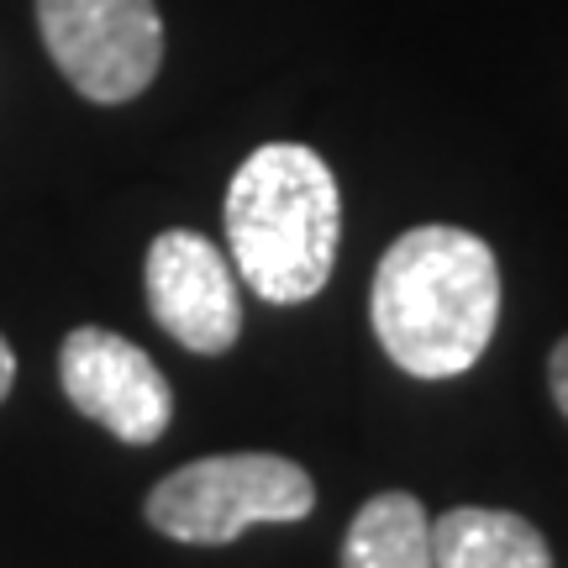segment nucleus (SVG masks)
Returning a JSON list of instances; mask_svg holds the SVG:
<instances>
[{"label":"nucleus","instance_id":"obj_1","mask_svg":"<svg viewBox=\"0 0 568 568\" xmlns=\"http://www.w3.org/2000/svg\"><path fill=\"white\" fill-rule=\"evenodd\" d=\"M368 316L395 364L416 379H453L485 358L500 322V264L464 226H416L385 247Z\"/></svg>","mask_w":568,"mask_h":568},{"label":"nucleus","instance_id":"obj_2","mask_svg":"<svg viewBox=\"0 0 568 568\" xmlns=\"http://www.w3.org/2000/svg\"><path fill=\"white\" fill-rule=\"evenodd\" d=\"M343 201L322 153L301 142H268L226 190V247L232 268L268 305L311 301L337 264Z\"/></svg>","mask_w":568,"mask_h":568},{"label":"nucleus","instance_id":"obj_3","mask_svg":"<svg viewBox=\"0 0 568 568\" xmlns=\"http://www.w3.org/2000/svg\"><path fill=\"white\" fill-rule=\"evenodd\" d=\"M316 506V485L301 464L280 453H222L174 468L148 495V521L195 548L237 542L264 521H305Z\"/></svg>","mask_w":568,"mask_h":568},{"label":"nucleus","instance_id":"obj_4","mask_svg":"<svg viewBox=\"0 0 568 568\" xmlns=\"http://www.w3.org/2000/svg\"><path fill=\"white\" fill-rule=\"evenodd\" d=\"M38 21L59 74L95 105L142 95L163 63L153 0H38Z\"/></svg>","mask_w":568,"mask_h":568},{"label":"nucleus","instance_id":"obj_5","mask_svg":"<svg viewBox=\"0 0 568 568\" xmlns=\"http://www.w3.org/2000/svg\"><path fill=\"white\" fill-rule=\"evenodd\" d=\"M59 385L74 400V410L101 422L126 447H153L174 416V395L159 364L105 326H74L63 337Z\"/></svg>","mask_w":568,"mask_h":568},{"label":"nucleus","instance_id":"obj_6","mask_svg":"<svg viewBox=\"0 0 568 568\" xmlns=\"http://www.w3.org/2000/svg\"><path fill=\"white\" fill-rule=\"evenodd\" d=\"M148 311L180 347L216 358L243 332L232 258L201 232H163L148 247Z\"/></svg>","mask_w":568,"mask_h":568},{"label":"nucleus","instance_id":"obj_7","mask_svg":"<svg viewBox=\"0 0 568 568\" xmlns=\"http://www.w3.org/2000/svg\"><path fill=\"white\" fill-rule=\"evenodd\" d=\"M437 568H552L548 537L516 510L458 506L432 521Z\"/></svg>","mask_w":568,"mask_h":568},{"label":"nucleus","instance_id":"obj_8","mask_svg":"<svg viewBox=\"0 0 568 568\" xmlns=\"http://www.w3.org/2000/svg\"><path fill=\"white\" fill-rule=\"evenodd\" d=\"M343 568H437L432 564V516L416 495H374L343 542Z\"/></svg>","mask_w":568,"mask_h":568},{"label":"nucleus","instance_id":"obj_9","mask_svg":"<svg viewBox=\"0 0 568 568\" xmlns=\"http://www.w3.org/2000/svg\"><path fill=\"white\" fill-rule=\"evenodd\" d=\"M548 385H552V400H558V410L568 416V337L558 347H552V364H548Z\"/></svg>","mask_w":568,"mask_h":568},{"label":"nucleus","instance_id":"obj_10","mask_svg":"<svg viewBox=\"0 0 568 568\" xmlns=\"http://www.w3.org/2000/svg\"><path fill=\"white\" fill-rule=\"evenodd\" d=\"M11 379H17V358H11V343L0 337V400L11 395Z\"/></svg>","mask_w":568,"mask_h":568}]
</instances>
